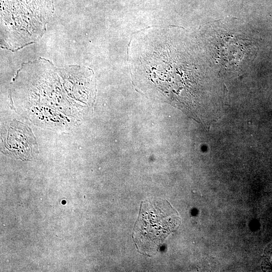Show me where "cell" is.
I'll use <instances>...</instances> for the list:
<instances>
[{"instance_id":"7a4b0ae2","label":"cell","mask_w":272,"mask_h":272,"mask_svg":"<svg viewBox=\"0 0 272 272\" xmlns=\"http://www.w3.org/2000/svg\"><path fill=\"white\" fill-rule=\"evenodd\" d=\"M5 146L15 157L22 159L30 157L37 149L35 138L29 128L19 122L10 125Z\"/></svg>"},{"instance_id":"3957f363","label":"cell","mask_w":272,"mask_h":272,"mask_svg":"<svg viewBox=\"0 0 272 272\" xmlns=\"http://www.w3.org/2000/svg\"><path fill=\"white\" fill-rule=\"evenodd\" d=\"M262 268L265 271H272V242L265 249Z\"/></svg>"},{"instance_id":"6da1fadb","label":"cell","mask_w":272,"mask_h":272,"mask_svg":"<svg viewBox=\"0 0 272 272\" xmlns=\"http://www.w3.org/2000/svg\"><path fill=\"white\" fill-rule=\"evenodd\" d=\"M180 223L177 212L168 201L159 199L142 202L132 233L137 248L148 256L156 252Z\"/></svg>"}]
</instances>
